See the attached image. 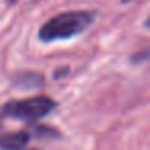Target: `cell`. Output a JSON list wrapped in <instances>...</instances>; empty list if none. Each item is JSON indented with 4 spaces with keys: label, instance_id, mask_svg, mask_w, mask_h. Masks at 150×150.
<instances>
[{
    "label": "cell",
    "instance_id": "cell-3",
    "mask_svg": "<svg viewBox=\"0 0 150 150\" xmlns=\"http://www.w3.org/2000/svg\"><path fill=\"white\" fill-rule=\"evenodd\" d=\"M29 140V134L24 131L18 132H5L0 136V149L2 150H21Z\"/></svg>",
    "mask_w": 150,
    "mask_h": 150
},
{
    "label": "cell",
    "instance_id": "cell-2",
    "mask_svg": "<svg viewBox=\"0 0 150 150\" xmlns=\"http://www.w3.org/2000/svg\"><path fill=\"white\" fill-rule=\"evenodd\" d=\"M57 108V103L47 95H36L24 100H11L4 105L2 115L23 121H34L44 118Z\"/></svg>",
    "mask_w": 150,
    "mask_h": 150
},
{
    "label": "cell",
    "instance_id": "cell-4",
    "mask_svg": "<svg viewBox=\"0 0 150 150\" xmlns=\"http://www.w3.org/2000/svg\"><path fill=\"white\" fill-rule=\"evenodd\" d=\"M13 84L18 86V87H23V89L40 87L44 84V76H40L39 73H34V71H23L15 76Z\"/></svg>",
    "mask_w": 150,
    "mask_h": 150
},
{
    "label": "cell",
    "instance_id": "cell-6",
    "mask_svg": "<svg viewBox=\"0 0 150 150\" xmlns=\"http://www.w3.org/2000/svg\"><path fill=\"white\" fill-rule=\"evenodd\" d=\"M8 4H16V2H20V0H7Z\"/></svg>",
    "mask_w": 150,
    "mask_h": 150
},
{
    "label": "cell",
    "instance_id": "cell-7",
    "mask_svg": "<svg viewBox=\"0 0 150 150\" xmlns=\"http://www.w3.org/2000/svg\"><path fill=\"white\" fill-rule=\"evenodd\" d=\"M0 113H2V111H0Z\"/></svg>",
    "mask_w": 150,
    "mask_h": 150
},
{
    "label": "cell",
    "instance_id": "cell-5",
    "mask_svg": "<svg viewBox=\"0 0 150 150\" xmlns=\"http://www.w3.org/2000/svg\"><path fill=\"white\" fill-rule=\"evenodd\" d=\"M144 28H147V29H150V16L147 18L145 21H144Z\"/></svg>",
    "mask_w": 150,
    "mask_h": 150
},
{
    "label": "cell",
    "instance_id": "cell-1",
    "mask_svg": "<svg viewBox=\"0 0 150 150\" xmlns=\"http://www.w3.org/2000/svg\"><path fill=\"white\" fill-rule=\"evenodd\" d=\"M95 21V13L87 10H71L52 16L40 26L37 37L40 42L65 40L84 33Z\"/></svg>",
    "mask_w": 150,
    "mask_h": 150
}]
</instances>
